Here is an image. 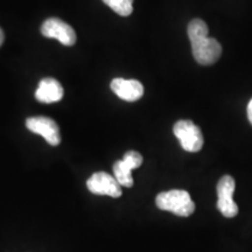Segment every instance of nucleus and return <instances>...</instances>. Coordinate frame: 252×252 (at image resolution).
I'll return each instance as SVG.
<instances>
[{"label":"nucleus","instance_id":"obj_13","mask_svg":"<svg viewBox=\"0 0 252 252\" xmlns=\"http://www.w3.org/2000/svg\"><path fill=\"white\" fill-rule=\"evenodd\" d=\"M248 118H249V122H250V124L252 125V98L248 104Z\"/></svg>","mask_w":252,"mask_h":252},{"label":"nucleus","instance_id":"obj_1","mask_svg":"<svg viewBox=\"0 0 252 252\" xmlns=\"http://www.w3.org/2000/svg\"><path fill=\"white\" fill-rule=\"evenodd\" d=\"M208 26L201 19H194L188 25V37L191 43V52L197 63L209 65L215 63L222 54L220 42L208 37Z\"/></svg>","mask_w":252,"mask_h":252},{"label":"nucleus","instance_id":"obj_6","mask_svg":"<svg viewBox=\"0 0 252 252\" xmlns=\"http://www.w3.org/2000/svg\"><path fill=\"white\" fill-rule=\"evenodd\" d=\"M87 187L89 191L96 195H106L115 198L122 195V186L115 176L105 172H97L91 175L87 181Z\"/></svg>","mask_w":252,"mask_h":252},{"label":"nucleus","instance_id":"obj_5","mask_svg":"<svg viewBox=\"0 0 252 252\" xmlns=\"http://www.w3.org/2000/svg\"><path fill=\"white\" fill-rule=\"evenodd\" d=\"M43 36L59 40L62 45L72 46L76 42V33L67 23L59 18H49L41 26Z\"/></svg>","mask_w":252,"mask_h":252},{"label":"nucleus","instance_id":"obj_14","mask_svg":"<svg viewBox=\"0 0 252 252\" xmlns=\"http://www.w3.org/2000/svg\"><path fill=\"white\" fill-rule=\"evenodd\" d=\"M5 40V35H4V32H2L1 28H0V47H1L2 43H4Z\"/></svg>","mask_w":252,"mask_h":252},{"label":"nucleus","instance_id":"obj_11","mask_svg":"<svg viewBox=\"0 0 252 252\" xmlns=\"http://www.w3.org/2000/svg\"><path fill=\"white\" fill-rule=\"evenodd\" d=\"M103 2L122 17H128L133 11V0H103Z\"/></svg>","mask_w":252,"mask_h":252},{"label":"nucleus","instance_id":"obj_2","mask_svg":"<svg viewBox=\"0 0 252 252\" xmlns=\"http://www.w3.org/2000/svg\"><path fill=\"white\" fill-rule=\"evenodd\" d=\"M159 209L175 214L181 217H188L195 212V203L187 190L172 189L160 193L156 198Z\"/></svg>","mask_w":252,"mask_h":252},{"label":"nucleus","instance_id":"obj_3","mask_svg":"<svg viewBox=\"0 0 252 252\" xmlns=\"http://www.w3.org/2000/svg\"><path fill=\"white\" fill-rule=\"evenodd\" d=\"M175 137L180 141L181 147L187 152H198L203 147V134L200 127L191 121H179L173 127Z\"/></svg>","mask_w":252,"mask_h":252},{"label":"nucleus","instance_id":"obj_9","mask_svg":"<svg viewBox=\"0 0 252 252\" xmlns=\"http://www.w3.org/2000/svg\"><path fill=\"white\" fill-rule=\"evenodd\" d=\"M63 88L55 78L47 77L40 81L35 91V98L41 103H56L63 98Z\"/></svg>","mask_w":252,"mask_h":252},{"label":"nucleus","instance_id":"obj_8","mask_svg":"<svg viewBox=\"0 0 252 252\" xmlns=\"http://www.w3.org/2000/svg\"><path fill=\"white\" fill-rule=\"evenodd\" d=\"M111 90L119 98L126 102H135L140 99L144 94V87L137 80H124L115 78L111 82Z\"/></svg>","mask_w":252,"mask_h":252},{"label":"nucleus","instance_id":"obj_12","mask_svg":"<svg viewBox=\"0 0 252 252\" xmlns=\"http://www.w3.org/2000/svg\"><path fill=\"white\" fill-rule=\"evenodd\" d=\"M123 159H124L133 169L140 167L141 163H143V157H141L140 153L135 152V151H128V152H126Z\"/></svg>","mask_w":252,"mask_h":252},{"label":"nucleus","instance_id":"obj_10","mask_svg":"<svg viewBox=\"0 0 252 252\" xmlns=\"http://www.w3.org/2000/svg\"><path fill=\"white\" fill-rule=\"evenodd\" d=\"M132 171H133V168L124 159L118 160L113 163V174H115L116 180L119 182L122 187L131 188L133 186Z\"/></svg>","mask_w":252,"mask_h":252},{"label":"nucleus","instance_id":"obj_7","mask_svg":"<svg viewBox=\"0 0 252 252\" xmlns=\"http://www.w3.org/2000/svg\"><path fill=\"white\" fill-rule=\"evenodd\" d=\"M27 128L33 133L40 134L45 138V140L52 146H58L61 143V134H60L59 125L54 119L43 117H31L26 121Z\"/></svg>","mask_w":252,"mask_h":252},{"label":"nucleus","instance_id":"obj_4","mask_svg":"<svg viewBox=\"0 0 252 252\" xmlns=\"http://www.w3.org/2000/svg\"><path fill=\"white\" fill-rule=\"evenodd\" d=\"M235 180L232 176L224 175L220 179L217 184V209L220 210L224 217L232 219L238 214V206L235 202L234 191H235Z\"/></svg>","mask_w":252,"mask_h":252}]
</instances>
